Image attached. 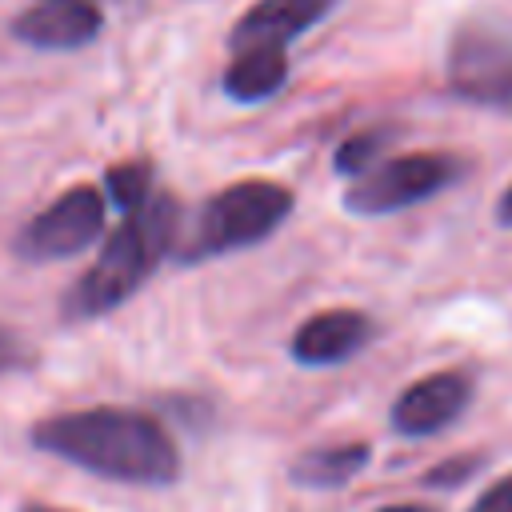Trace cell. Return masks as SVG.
Instances as JSON below:
<instances>
[{
    "instance_id": "ac0fdd59",
    "label": "cell",
    "mask_w": 512,
    "mask_h": 512,
    "mask_svg": "<svg viewBox=\"0 0 512 512\" xmlns=\"http://www.w3.org/2000/svg\"><path fill=\"white\" fill-rule=\"evenodd\" d=\"M496 220H500L504 228H512V184H508V192H504L500 204H496Z\"/></svg>"
},
{
    "instance_id": "6da1fadb",
    "label": "cell",
    "mask_w": 512,
    "mask_h": 512,
    "mask_svg": "<svg viewBox=\"0 0 512 512\" xmlns=\"http://www.w3.org/2000/svg\"><path fill=\"white\" fill-rule=\"evenodd\" d=\"M32 448L60 456L100 480L164 488L180 476V452L168 428L136 408H76L32 424Z\"/></svg>"
},
{
    "instance_id": "8992f818",
    "label": "cell",
    "mask_w": 512,
    "mask_h": 512,
    "mask_svg": "<svg viewBox=\"0 0 512 512\" xmlns=\"http://www.w3.org/2000/svg\"><path fill=\"white\" fill-rule=\"evenodd\" d=\"M104 212H108V200L100 188H68L60 200H52L44 212H36L24 232L16 236V252L24 260H64V256H76L84 252L100 228H104Z\"/></svg>"
},
{
    "instance_id": "e0dca14e",
    "label": "cell",
    "mask_w": 512,
    "mask_h": 512,
    "mask_svg": "<svg viewBox=\"0 0 512 512\" xmlns=\"http://www.w3.org/2000/svg\"><path fill=\"white\" fill-rule=\"evenodd\" d=\"M32 356H28V348L8 332V328H0V372H12V368H24Z\"/></svg>"
},
{
    "instance_id": "d6986e66",
    "label": "cell",
    "mask_w": 512,
    "mask_h": 512,
    "mask_svg": "<svg viewBox=\"0 0 512 512\" xmlns=\"http://www.w3.org/2000/svg\"><path fill=\"white\" fill-rule=\"evenodd\" d=\"M376 512H432L428 504H384V508H376Z\"/></svg>"
},
{
    "instance_id": "5bb4252c",
    "label": "cell",
    "mask_w": 512,
    "mask_h": 512,
    "mask_svg": "<svg viewBox=\"0 0 512 512\" xmlns=\"http://www.w3.org/2000/svg\"><path fill=\"white\" fill-rule=\"evenodd\" d=\"M104 188H108L112 204L132 212V208H140L152 196V168L148 164H116V168H108Z\"/></svg>"
},
{
    "instance_id": "5b68a950",
    "label": "cell",
    "mask_w": 512,
    "mask_h": 512,
    "mask_svg": "<svg viewBox=\"0 0 512 512\" xmlns=\"http://www.w3.org/2000/svg\"><path fill=\"white\" fill-rule=\"evenodd\" d=\"M448 84L468 104L512 112V32L460 28L448 52Z\"/></svg>"
},
{
    "instance_id": "8fae6325",
    "label": "cell",
    "mask_w": 512,
    "mask_h": 512,
    "mask_svg": "<svg viewBox=\"0 0 512 512\" xmlns=\"http://www.w3.org/2000/svg\"><path fill=\"white\" fill-rule=\"evenodd\" d=\"M288 80V52L280 44H244L224 68V92L240 104L268 100Z\"/></svg>"
},
{
    "instance_id": "ffe728a7",
    "label": "cell",
    "mask_w": 512,
    "mask_h": 512,
    "mask_svg": "<svg viewBox=\"0 0 512 512\" xmlns=\"http://www.w3.org/2000/svg\"><path fill=\"white\" fill-rule=\"evenodd\" d=\"M20 512H68V508H52V504H36V500H28V504H20Z\"/></svg>"
},
{
    "instance_id": "4fadbf2b",
    "label": "cell",
    "mask_w": 512,
    "mask_h": 512,
    "mask_svg": "<svg viewBox=\"0 0 512 512\" xmlns=\"http://www.w3.org/2000/svg\"><path fill=\"white\" fill-rule=\"evenodd\" d=\"M388 144H392V132H388V128L356 132V136H348V140L336 148L332 168H336L340 176H360V172H368L372 164H380V152H384Z\"/></svg>"
},
{
    "instance_id": "2e32d148",
    "label": "cell",
    "mask_w": 512,
    "mask_h": 512,
    "mask_svg": "<svg viewBox=\"0 0 512 512\" xmlns=\"http://www.w3.org/2000/svg\"><path fill=\"white\" fill-rule=\"evenodd\" d=\"M468 512H512V472L500 476L496 484H488V488L472 500Z\"/></svg>"
},
{
    "instance_id": "52a82bcc",
    "label": "cell",
    "mask_w": 512,
    "mask_h": 512,
    "mask_svg": "<svg viewBox=\"0 0 512 512\" xmlns=\"http://www.w3.org/2000/svg\"><path fill=\"white\" fill-rule=\"evenodd\" d=\"M468 400H472V380L464 372H456V368L432 372V376L408 384L396 396V404H392V428L400 436H412V440L432 436V432L448 428L468 408Z\"/></svg>"
},
{
    "instance_id": "30bf717a",
    "label": "cell",
    "mask_w": 512,
    "mask_h": 512,
    "mask_svg": "<svg viewBox=\"0 0 512 512\" xmlns=\"http://www.w3.org/2000/svg\"><path fill=\"white\" fill-rule=\"evenodd\" d=\"M340 0H256L232 28V44H280L288 48L300 32L320 24Z\"/></svg>"
},
{
    "instance_id": "7c38bea8",
    "label": "cell",
    "mask_w": 512,
    "mask_h": 512,
    "mask_svg": "<svg viewBox=\"0 0 512 512\" xmlns=\"http://www.w3.org/2000/svg\"><path fill=\"white\" fill-rule=\"evenodd\" d=\"M368 460H372V448L364 440L312 448V452H304V456L292 460V480L304 484V488H340L356 472H364Z\"/></svg>"
},
{
    "instance_id": "9a60e30c",
    "label": "cell",
    "mask_w": 512,
    "mask_h": 512,
    "mask_svg": "<svg viewBox=\"0 0 512 512\" xmlns=\"http://www.w3.org/2000/svg\"><path fill=\"white\" fill-rule=\"evenodd\" d=\"M476 468H480L476 456H452V460H444L440 468H432V472L424 476V484H428V488H456V484H464Z\"/></svg>"
},
{
    "instance_id": "7a4b0ae2",
    "label": "cell",
    "mask_w": 512,
    "mask_h": 512,
    "mask_svg": "<svg viewBox=\"0 0 512 512\" xmlns=\"http://www.w3.org/2000/svg\"><path fill=\"white\" fill-rule=\"evenodd\" d=\"M176 232H180L176 200L164 192H152L140 208L124 216V224L104 240L92 268L64 292V304H60L64 320H96L120 308L128 296H136L140 284L168 256Z\"/></svg>"
},
{
    "instance_id": "ba28073f",
    "label": "cell",
    "mask_w": 512,
    "mask_h": 512,
    "mask_svg": "<svg viewBox=\"0 0 512 512\" xmlns=\"http://www.w3.org/2000/svg\"><path fill=\"white\" fill-rule=\"evenodd\" d=\"M100 24L104 12L96 8V0H36L12 20V36L32 48L68 52L92 44L100 36Z\"/></svg>"
},
{
    "instance_id": "9c48e42d",
    "label": "cell",
    "mask_w": 512,
    "mask_h": 512,
    "mask_svg": "<svg viewBox=\"0 0 512 512\" xmlns=\"http://www.w3.org/2000/svg\"><path fill=\"white\" fill-rule=\"evenodd\" d=\"M372 340V320L356 308H328L308 316L292 336V360L304 368H328L352 360Z\"/></svg>"
},
{
    "instance_id": "3957f363",
    "label": "cell",
    "mask_w": 512,
    "mask_h": 512,
    "mask_svg": "<svg viewBox=\"0 0 512 512\" xmlns=\"http://www.w3.org/2000/svg\"><path fill=\"white\" fill-rule=\"evenodd\" d=\"M288 212H292V192L284 184H272V180L228 184L200 208L180 252L184 260H204V256L260 244L284 224Z\"/></svg>"
},
{
    "instance_id": "277c9868",
    "label": "cell",
    "mask_w": 512,
    "mask_h": 512,
    "mask_svg": "<svg viewBox=\"0 0 512 512\" xmlns=\"http://www.w3.org/2000/svg\"><path fill=\"white\" fill-rule=\"evenodd\" d=\"M456 176H460V160L448 152H404L360 172L356 184L344 192V208L356 216L400 212L444 192Z\"/></svg>"
}]
</instances>
